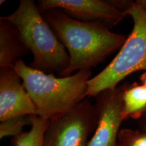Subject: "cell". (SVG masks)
I'll return each instance as SVG.
<instances>
[{
    "label": "cell",
    "mask_w": 146,
    "mask_h": 146,
    "mask_svg": "<svg viewBox=\"0 0 146 146\" xmlns=\"http://www.w3.org/2000/svg\"><path fill=\"white\" fill-rule=\"evenodd\" d=\"M14 70L36 109L35 115L50 119L70 110L87 97L91 70L78 71L70 76L56 77L33 68L20 59Z\"/></svg>",
    "instance_id": "obj_2"
},
{
    "label": "cell",
    "mask_w": 146,
    "mask_h": 146,
    "mask_svg": "<svg viewBox=\"0 0 146 146\" xmlns=\"http://www.w3.org/2000/svg\"><path fill=\"white\" fill-rule=\"evenodd\" d=\"M29 51L15 25L0 18V68H14L21 57Z\"/></svg>",
    "instance_id": "obj_9"
},
{
    "label": "cell",
    "mask_w": 146,
    "mask_h": 146,
    "mask_svg": "<svg viewBox=\"0 0 146 146\" xmlns=\"http://www.w3.org/2000/svg\"><path fill=\"white\" fill-rule=\"evenodd\" d=\"M49 119L34 115L31 129L14 137V146H43L44 135Z\"/></svg>",
    "instance_id": "obj_11"
},
{
    "label": "cell",
    "mask_w": 146,
    "mask_h": 146,
    "mask_svg": "<svg viewBox=\"0 0 146 146\" xmlns=\"http://www.w3.org/2000/svg\"><path fill=\"white\" fill-rule=\"evenodd\" d=\"M13 68H0V121L23 115H35L36 109Z\"/></svg>",
    "instance_id": "obj_8"
},
{
    "label": "cell",
    "mask_w": 146,
    "mask_h": 146,
    "mask_svg": "<svg viewBox=\"0 0 146 146\" xmlns=\"http://www.w3.org/2000/svg\"><path fill=\"white\" fill-rule=\"evenodd\" d=\"M16 25L33 60L30 66L47 74H61L66 70L70 57L33 0H21L14 13L3 16Z\"/></svg>",
    "instance_id": "obj_3"
},
{
    "label": "cell",
    "mask_w": 146,
    "mask_h": 146,
    "mask_svg": "<svg viewBox=\"0 0 146 146\" xmlns=\"http://www.w3.org/2000/svg\"><path fill=\"white\" fill-rule=\"evenodd\" d=\"M127 15L133 21L132 31L116 57L103 70L88 81L87 96L114 89L129 74L146 70V0L129 1Z\"/></svg>",
    "instance_id": "obj_4"
},
{
    "label": "cell",
    "mask_w": 146,
    "mask_h": 146,
    "mask_svg": "<svg viewBox=\"0 0 146 146\" xmlns=\"http://www.w3.org/2000/svg\"><path fill=\"white\" fill-rule=\"evenodd\" d=\"M123 91V87H116L102 91L95 97L99 118L88 146H120L118 135L124 120Z\"/></svg>",
    "instance_id": "obj_7"
},
{
    "label": "cell",
    "mask_w": 146,
    "mask_h": 146,
    "mask_svg": "<svg viewBox=\"0 0 146 146\" xmlns=\"http://www.w3.org/2000/svg\"><path fill=\"white\" fill-rule=\"evenodd\" d=\"M128 1L102 0H39L41 12L59 9L78 21L99 23L108 27L115 26L127 15Z\"/></svg>",
    "instance_id": "obj_6"
},
{
    "label": "cell",
    "mask_w": 146,
    "mask_h": 146,
    "mask_svg": "<svg viewBox=\"0 0 146 146\" xmlns=\"http://www.w3.org/2000/svg\"><path fill=\"white\" fill-rule=\"evenodd\" d=\"M124 120L141 118L146 113V86L133 85L124 89L123 94Z\"/></svg>",
    "instance_id": "obj_10"
},
{
    "label": "cell",
    "mask_w": 146,
    "mask_h": 146,
    "mask_svg": "<svg viewBox=\"0 0 146 146\" xmlns=\"http://www.w3.org/2000/svg\"><path fill=\"white\" fill-rule=\"evenodd\" d=\"M41 13L70 57L68 68L61 76L91 70L121 47L127 39L125 35L112 32L105 25L78 21L59 9Z\"/></svg>",
    "instance_id": "obj_1"
},
{
    "label": "cell",
    "mask_w": 146,
    "mask_h": 146,
    "mask_svg": "<svg viewBox=\"0 0 146 146\" xmlns=\"http://www.w3.org/2000/svg\"><path fill=\"white\" fill-rule=\"evenodd\" d=\"M34 115H23L1 121L0 123V138L16 137L23 133L25 126L32 125Z\"/></svg>",
    "instance_id": "obj_12"
},
{
    "label": "cell",
    "mask_w": 146,
    "mask_h": 146,
    "mask_svg": "<svg viewBox=\"0 0 146 146\" xmlns=\"http://www.w3.org/2000/svg\"><path fill=\"white\" fill-rule=\"evenodd\" d=\"M98 118L96 105L85 99L70 110L49 119L43 146H88Z\"/></svg>",
    "instance_id": "obj_5"
},
{
    "label": "cell",
    "mask_w": 146,
    "mask_h": 146,
    "mask_svg": "<svg viewBox=\"0 0 146 146\" xmlns=\"http://www.w3.org/2000/svg\"><path fill=\"white\" fill-rule=\"evenodd\" d=\"M141 81L143 82V84L146 86V72L144 73L143 75L141 76Z\"/></svg>",
    "instance_id": "obj_13"
}]
</instances>
